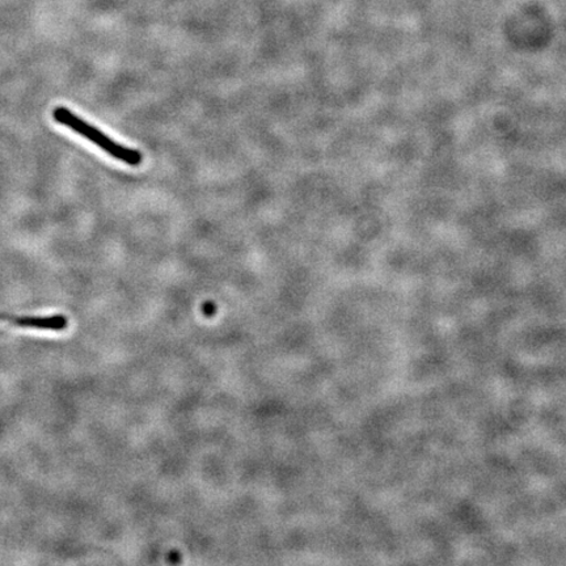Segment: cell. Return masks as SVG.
Segmentation results:
<instances>
[{
    "mask_svg": "<svg viewBox=\"0 0 566 566\" xmlns=\"http://www.w3.org/2000/svg\"><path fill=\"white\" fill-rule=\"evenodd\" d=\"M53 117L56 123L65 125L69 129L74 130L83 138H86L92 142V144L101 147L102 150L109 154L112 158L123 161L127 166L137 167L140 165L142 160H144V157H142L139 151L117 144V142L105 136L103 132L96 129L95 126L84 122V119L77 117L67 108H63V106L54 109Z\"/></svg>",
    "mask_w": 566,
    "mask_h": 566,
    "instance_id": "cell-1",
    "label": "cell"
},
{
    "mask_svg": "<svg viewBox=\"0 0 566 566\" xmlns=\"http://www.w3.org/2000/svg\"><path fill=\"white\" fill-rule=\"evenodd\" d=\"M67 318L65 316H48V317H15L0 315V329H23L33 332H62L67 329Z\"/></svg>",
    "mask_w": 566,
    "mask_h": 566,
    "instance_id": "cell-2",
    "label": "cell"
}]
</instances>
